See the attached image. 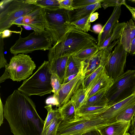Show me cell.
Returning <instances> with one entry per match:
<instances>
[{"label": "cell", "mask_w": 135, "mask_h": 135, "mask_svg": "<svg viewBox=\"0 0 135 135\" xmlns=\"http://www.w3.org/2000/svg\"><path fill=\"white\" fill-rule=\"evenodd\" d=\"M109 89H104L99 90L88 99L84 105L98 106L108 105V101L106 94Z\"/></svg>", "instance_id": "cell-23"}, {"label": "cell", "mask_w": 135, "mask_h": 135, "mask_svg": "<svg viewBox=\"0 0 135 135\" xmlns=\"http://www.w3.org/2000/svg\"><path fill=\"white\" fill-rule=\"evenodd\" d=\"M91 14L75 22H72L70 25L75 26L86 32L89 31L93 32V31L91 29V23L89 21Z\"/></svg>", "instance_id": "cell-30"}, {"label": "cell", "mask_w": 135, "mask_h": 135, "mask_svg": "<svg viewBox=\"0 0 135 135\" xmlns=\"http://www.w3.org/2000/svg\"><path fill=\"white\" fill-rule=\"evenodd\" d=\"M125 2L124 0H103L101 6L104 9L111 7H114L119 5L123 4Z\"/></svg>", "instance_id": "cell-35"}, {"label": "cell", "mask_w": 135, "mask_h": 135, "mask_svg": "<svg viewBox=\"0 0 135 135\" xmlns=\"http://www.w3.org/2000/svg\"><path fill=\"white\" fill-rule=\"evenodd\" d=\"M135 93V70H128L114 80L106 97L110 107Z\"/></svg>", "instance_id": "cell-7"}, {"label": "cell", "mask_w": 135, "mask_h": 135, "mask_svg": "<svg viewBox=\"0 0 135 135\" xmlns=\"http://www.w3.org/2000/svg\"><path fill=\"white\" fill-rule=\"evenodd\" d=\"M84 77L83 71H81L71 80L66 83L62 84L57 97L59 107L70 99L74 93L81 86Z\"/></svg>", "instance_id": "cell-12"}, {"label": "cell", "mask_w": 135, "mask_h": 135, "mask_svg": "<svg viewBox=\"0 0 135 135\" xmlns=\"http://www.w3.org/2000/svg\"><path fill=\"white\" fill-rule=\"evenodd\" d=\"M78 74L72 75L69 76L65 79L62 84L66 83L71 80L77 75Z\"/></svg>", "instance_id": "cell-48"}, {"label": "cell", "mask_w": 135, "mask_h": 135, "mask_svg": "<svg viewBox=\"0 0 135 135\" xmlns=\"http://www.w3.org/2000/svg\"><path fill=\"white\" fill-rule=\"evenodd\" d=\"M10 79V76L7 70L5 69V71L0 78V83L8 79Z\"/></svg>", "instance_id": "cell-42"}, {"label": "cell", "mask_w": 135, "mask_h": 135, "mask_svg": "<svg viewBox=\"0 0 135 135\" xmlns=\"http://www.w3.org/2000/svg\"><path fill=\"white\" fill-rule=\"evenodd\" d=\"M121 5L114 7L113 12L105 24L98 34L97 46L100 47L104 42L110 36L113 30L119 23L121 12Z\"/></svg>", "instance_id": "cell-13"}, {"label": "cell", "mask_w": 135, "mask_h": 135, "mask_svg": "<svg viewBox=\"0 0 135 135\" xmlns=\"http://www.w3.org/2000/svg\"><path fill=\"white\" fill-rule=\"evenodd\" d=\"M46 103L47 104L55 105L59 107V104L57 98L53 96L47 99Z\"/></svg>", "instance_id": "cell-39"}, {"label": "cell", "mask_w": 135, "mask_h": 135, "mask_svg": "<svg viewBox=\"0 0 135 135\" xmlns=\"http://www.w3.org/2000/svg\"><path fill=\"white\" fill-rule=\"evenodd\" d=\"M135 103V93L126 99L110 107L100 115L109 123L116 122L117 116L121 112Z\"/></svg>", "instance_id": "cell-14"}, {"label": "cell", "mask_w": 135, "mask_h": 135, "mask_svg": "<svg viewBox=\"0 0 135 135\" xmlns=\"http://www.w3.org/2000/svg\"><path fill=\"white\" fill-rule=\"evenodd\" d=\"M100 65H102V49L95 55L84 61L83 73L84 76L94 71Z\"/></svg>", "instance_id": "cell-20"}, {"label": "cell", "mask_w": 135, "mask_h": 135, "mask_svg": "<svg viewBox=\"0 0 135 135\" xmlns=\"http://www.w3.org/2000/svg\"><path fill=\"white\" fill-rule=\"evenodd\" d=\"M110 107L105 106H90L83 105L77 110L76 114L78 117L100 115Z\"/></svg>", "instance_id": "cell-21"}, {"label": "cell", "mask_w": 135, "mask_h": 135, "mask_svg": "<svg viewBox=\"0 0 135 135\" xmlns=\"http://www.w3.org/2000/svg\"><path fill=\"white\" fill-rule=\"evenodd\" d=\"M3 111L4 117L13 135H41L45 120L27 95L15 90L6 99Z\"/></svg>", "instance_id": "cell-1"}, {"label": "cell", "mask_w": 135, "mask_h": 135, "mask_svg": "<svg viewBox=\"0 0 135 135\" xmlns=\"http://www.w3.org/2000/svg\"><path fill=\"white\" fill-rule=\"evenodd\" d=\"M22 26L26 30H33L32 28L28 26H27L26 25H23Z\"/></svg>", "instance_id": "cell-50"}, {"label": "cell", "mask_w": 135, "mask_h": 135, "mask_svg": "<svg viewBox=\"0 0 135 135\" xmlns=\"http://www.w3.org/2000/svg\"><path fill=\"white\" fill-rule=\"evenodd\" d=\"M126 23L125 22L118 23L113 29L111 36L103 43L102 46L99 47V50L107 47L113 41L119 39L123 29Z\"/></svg>", "instance_id": "cell-27"}, {"label": "cell", "mask_w": 135, "mask_h": 135, "mask_svg": "<svg viewBox=\"0 0 135 135\" xmlns=\"http://www.w3.org/2000/svg\"><path fill=\"white\" fill-rule=\"evenodd\" d=\"M129 53L132 55L135 54V38L132 42Z\"/></svg>", "instance_id": "cell-47"}, {"label": "cell", "mask_w": 135, "mask_h": 135, "mask_svg": "<svg viewBox=\"0 0 135 135\" xmlns=\"http://www.w3.org/2000/svg\"><path fill=\"white\" fill-rule=\"evenodd\" d=\"M13 32L21 33V31H12L8 29L4 30L0 33V37L4 39L10 36Z\"/></svg>", "instance_id": "cell-38"}, {"label": "cell", "mask_w": 135, "mask_h": 135, "mask_svg": "<svg viewBox=\"0 0 135 135\" xmlns=\"http://www.w3.org/2000/svg\"><path fill=\"white\" fill-rule=\"evenodd\" d=\"M123 5L126 6L131 13L132 18L135 21V7H132L128 5L126 3V2L124 3Z\"/></svg>", "instance_id": "cell-43"}, {"label": "cell", "mask_w": 135, "mask_h": 135, "mask_svg": "<svg viewBox=\"0 0 135 135\" xmlns=\"http://www.w3.org/2000/svg\"><path fill=\"white\" fill-rule=\"evenodd\" d=\"M127 53L119 42L115 47L108 61L104 67L108 75L113 80L124 73Z\"/></svg>", "instance_id": "cell-10"}, {"label": "cell", "mask_w": 135, "mask_h": 135, "mask_svg": "<svg viewBox=\"0 0 135 135\" xmlns=\"http://www.w3.org/2000/svg\"><path fill=\"white\" fill-rule=\"evenodd\" d=\"M125 135H132L131 134H130L128 132H127V133H126V134Z\"/></svg>", "instance_id": "cell-51"}, {"label": "cell", "mask_w": 135, "mask_h": 135, "mask_svg": "<svg viewBox=\"0 0 135 135\" xmlns=\"http://www.w3.org/2000/svg\"><path fill=\"white\" fill-rule=\"evenodd\" d=\"M39 7L33 0H3L0 2V33L8 29L20 17Z\"/></svg>", "instance_id": "cell-4"}, {"label": "cell", "mask_w": 135, "mask_h": 135, "mask_svg": "<svg viewBox=\"0 0 135 135\" xmlns=\"http://www.w3.org/2000/svg\"><path fill=\"white\" fill-rule=\"evenodd\" d=\"M60 8L64 9L68 11L74 9L73 6V0H58Z\"/></svg>", "instance_id": "cell-37"}, {"label": "cell", "mask_w": 135, "mask_h": 135, "mask_svg": "<svg viewBox=\"0 0 135 135\" xmlns=\"http://www.w3.org/2000/svg\"><path fill=\"white\" fill-rule=\"evenodd\" d=\"M0 126L3 123L4 119L3 105L0 97Z\"/></svg>", "instance_id": "cell-40"}, {"label": "cell", "mask_w": 135, "mask_h": 135, "mask_svg": "<svg viewBox=\"0 0 135 135\" xmlns=\"http://www.w3.org/2000/svg\"><path fill=\"white\" fill-rule=\"evenodd\" d=\"M86 96V90L82 85L71 98L70 100L73 104L76 113L78 110L85 104Z\"/></svg>", "instance_id": "cell-26"}, {"label": "cell", "mask_w": 135, "mask_h": 135, "mask_svg": "<svg viewBox=\"0 0 135 135\" xmlns=\"http://www.w3.org/2000/svg\"><path fill=\"white\" fill-rule=\"evenodd\" d=\"M52 74L49 61H44L35 73L25 80L18 90L28 96H40L53 93L51 84Z\"/></svg>", "instance_id": "cell-3"}, {"label": "cell", "mask_w": 135, "mask_h": 135, "mask_svg": "<svg viewBox=\"0 0 135 135\" xmlns=\"http://www.w3.org/2000/svg\"><path fill=\"white\" fill-rule=\"evenodd\" d=\"M131 121L110 123L98 129L101 135H125L129 130Z\"/></svg>", "instance_id": "cell-15"}, {"label": "cell", "mask_w": 135, "mask_h": 135, "mask_svg": "<svg viewBox=\"0 0 135 135\" xmlns=\"http://www.w3.org/2000/svg\"></svg>", "instance_id": "cell-54"}, {"label": "cell", "mask_w": 135, "mask_h": 135, "mask_svg": "<svg viewBox=\"0 0 135 135\" xmlns=\"http://www.w3.org/2000/svg\"><path fill=\"white\" fill-rule=\"evenodd\" d=\"M58 109L62 121H69L78 118L73 104L70 100Z\"/></svg>", "instance_id": "cell-24"}, {"label": "cell", "mask_w": 135, "mask_h": 135, "mask_svg": "<svg viewBox=\"0 0 135 135\" xmlns=\"http://www.w3.org/2000/svg\"><path fill=\"white\" fill-rule=\"evenodd\" d=\"M33 2L45 9L53 10L60 8L58 0H33Z\"/></svg>", "instance_id": "cell-29"}, {"label": "cell", "mask_w": 135, "mask_h": 135, "mask_svg": "<svg viewBox=\"0 0 135 135\" xmlns=\"http://www.w3.org/2000/svg\"><path fill=\"white\" fill-rule=\"evenodd\" d=\"M45 10L47 24L45 30L51 36L53 45L64 35L70 25L69 21L68 11L61 8Z\"/></svg>", "instance_id": "cell-8"}, {"label": "cell", "mask_w": 135, "mask_h": 135, "mask_svg": "<svg viewBox=\"0 0 135 135\" xmlns=\"http://www.w3.org/2000/svg\"><path fill=\"white\" fill-rule=\"evenodd\" d=\"M102 0H73V6L74 9L80 8L101 1Z\"/></svg>", "instance_id": "cell-34"}, {"label": "cell", "mask_w": 135, "mask_h": 135, "mask_svg": "<svg viewBox=\"0 0 135 135\" xmlns=\"http://www.w3.org/2000/svg\"><path fill=\"white\" fill-rule=\"evenodd\" d=\"M97 43V40L90 34L70 25L49 50V61L50 62L61 57L74 55L96 46Z\"/></svg>", "instance_id": "cell-2"}, {"label": "cell", "mask_w": 135, "mask_h": 135, "mask_svg": "<svg viewBox=\"0 0 135 135\" xmlns=\"http://www.w3.org/2000/svg\"><path fill=\"white\" fill-rule=\"evenodd\" d=\"M69 57H61L49 62L52 74L56 75L62 84L65 78L67 64Z\"/></svg>", "instance_id": "cell-18"}, {"label": "cell", "mask_w": 135, "mask_h": 135, "mask_svg": "<svg viewBox=\"0 0 135 135\" xmlns=\"http://www.w3.org/2000/svg\"><path fill=\"white\" fill-rule=\"evenodd\" d=\"M99 50L97 46L92 47L78 53L73 56L82 61H84L89 59Z\"/></svg>", "instance_id": "cell-31"}, {"label": "cell", "mask_w": 135, "mask_h": 135, "mask_svg": "<svg viewBox=\"0 0 135 135\" xmlns=\"http://www.w3.org/2000/svg\"><path fill=\"white\" fill-rule=\"evenodd\" d=\"M132 135H135V130L134 132L131 134Z\"/></svg>", "instance_id": "cell-52"}, {"label": "cell", "mask_w": 135, "mask_h": 135, "mask_svg": "<svg viewBox=\"0 0 135 135\" xmlns=\"http://www.w3.org/2000/svg\"><path fill=\"white\" fill-rule=\"evenodd\" d=\"M4 45L3 39L0 37V69L3 68H6L8 64L4 57Z\"/></svg>", "instance_id": "cell-36"}, {"label": "cell", "mask_w": 135, "mask_h": 135, "mask_svg": "<svg viewBox=\"0 0 135 135\" xmlns=\"http://www.w3.org/2000/svg\"><path fill=\"white\" fill-rule=\"evenodd\" d=\"M23 16H22L18 18L14 22L13 25H16L18 27H21V26L22 25V20Z\"/></svg>", "instance_id": "cell-49"}, {"label": "cell", "mask_w": 135, "mask_h": 135, "mask_svg": "<svg viewBox=\"0 0 135 135\" xmlns=\"http://www.w3.org/2000/svg\"><path fill=\"white\" fill-rule=\"evenodd\" d=\"M81 135H101L98 129L91 130L82 134Z\"/></svg>", "instance_id": "cell-45"}, {"label": "cell", "mask_w": 135, "mask_h": 135, "mask_svg": "<svg viewBox=\"0 0 135 135\" xmlns=\"http://www.w3.org/2000/svg\"><path fill=\"white\" fill-rule=\"evenodd\" d=\"M129 132L132 134L135 130V115L133 118L129 129Z\"/></svg>", "instance_id": "cell-46"}, {"label": "cell", "mask_w": 135, "mask_h": 135, "mask_svg": "<svg viewBox=\"0 0 135 135\" xmlns=\"http://www.w3.org/2000/svg\"><path fill=\"white\" fill-rule=\"evenodd\" d=\"M99 14L98 12H94L91 14L89 21L91 23L93 22L98 18Z\"/></svg>", "instance_id": "cell-44"}, {"label": "cell", "mask_w": 135, "mask_h": 135, "mask_svg": "<svg viewBox=\"0 0 135 135\" xmlns=\"http://www.w3.org/2000/svg\"><path fill=\"white\" fill-rule=\"evenodd\" d=\"M53 44L51 36L46 31L41 33L34 31L26 37L20 36L10 51L14 55L27 54L37 50H49Z\"/></svg>", "instance_id": "cell-6"}, {"label": "cell", "mask_w": 135, "mask_h": 135, "mask_svg": "<svg viewBox=\"0 0 135 135\" xmlns=\"http://www.w3.org/2000/svg\"><path fill=\"white\" fill-rule=\"evenodd\" d=\"M135 115V103L126 109L116 117L117 121L120 122L131 121Z\"/></svg>", "instance_id": "cell-28"}, {"label": "cell", "mask_w": 135, "mask_h": 135, "mask_svg": "<svg viewBox=\"0 0 135 135\" xmlns=\"http://www.w3.org/2000/svg\"><path fill=\"white\" fill-rule=\"evenodd\" d=\"M51 84L53 89L54 94L52 96L57 98L62 86V84L58 77L54 74H52L51 75Z\"/></svg>", "instance_id": "cell-33"}, {"label": "cell", "mask_w": 135, "mask_h": 135, "mask_svg": "<svg viewBox=\"0 0 135 135\" xmlns=\"http://www.w3.org/2000/svg\"><path fill=\"white\" fill-rule=\"evenodd\" d=\"M83 62L73 55L70 56L67 64L65 79L70 75L83 71Z\"/></svg>", "instance_id": "cell-25"}, {"label": "cell", "mask_w": 135, "mask_h": 135, "mask_svg": "<svg viewBox=\"0 0 135 135\" xmlns=\"http://www.w3.org/2000/svg\"><path fill=\"white\" fill-rule=\"evenodd\" d=\"M113 82L114 80L110 78L106 73L104 67L102 69L100 78L88 94L86 102L90 97L99 90L109 88Z\"/></svg>", "instance_id": "cell-19"}, {"label": "cell", "mask_w": 135, "mask_h": 135, "mask_svg": "<svg viewBox=\"0 0 135 135\" xmlns=\"http://www.w3.org/2000/svg\"><path fill=\"white\" fill-rule=\"evenodd\" d=\"M61 121L59 111L54 119L46 118L41 135H57L58 128Z\"/></svg>", "instance_id": "cell-22"}, {"label": "cell", "mask_w": 135, "mask_h": 135, "mask_svg": "<svg viewBox=\"0 0 135 135\" xmlns=\"http://www.w3.org/2000/svg\"><path fill=\"white\" fill-rule=\"evenodd\" d=\"M101 1L80 8L68 11L69 24L90 14L102 7Z\"/></svg>", "instance_id": "cell-16"}, {"label": "cell", "mask_w": 135, "mask_h": 135, "mask_svg": "<svg viewBox=\"0 0 135 135\" xmlns=\"http://www.w3.org/2000/svg\"><path fill=\"white\" fill-rule=\"evenodd\" d=\"M36 67L35 64L30 56L19 54L11 58L5 69L13 81H20L32 74Z\"/></svg>", "instance_id": "cell-9"}, {"label": "cell", "mask_w": 135, "mask_h": 135, "mask_svg": "<svg viewBox=\"0 0 135 135\" xmlns=\"http://www.w3.org/2000/svg\"><path fill=\"white\" fill-rule=\"evenodd\" d=\"M103 27L100 24H97L94 25L92 27V31L98 34L101 31Z\"/></svg>", "instance_id": "cell-41"}, {"label": "cell", "mask_w": 135, "mask_h": 135, "mask_svg": "<svg viewBox=\"0 0 135 135\" xmlns=\"http://www.w3.org/2000/svg\"><path fill=\"white\" fill-rule=\"evenodd\" d=\"M104 68L103 66L100 65L91 73L84 76L82 85L84 89L87 88Z\"/></svg>", "instance_id": "cell-32"}, {"label": "cell", "mask_w": 135, "mask_h": 135, "mask_svg": "<svg viewBox=\"0 0 135 135\" xmlns=\"http://www.w3.org/2000/svg\"><path fill=\"white\" fill-rule=\"evenodd\" d=\"M110 123L100 115L79 117L68 121H61L58 128L57 135H81Z\"/></svg>", "instance_id": "cell-5"}, {"label": "cell", "mask_w": 135, "mask_h": 135, "mask_svg": "<svg viewBox=\"0 0 135 135\" xmlns=\"http://www.w3.org/2000/svg\"><path fill=\"white\" fill-rule=\"evenodd\" d=\"M135 38V25L131 19L126 23L119 38V42L127 53H130L131 43Z\"/></svg>", "instance_id": "cell-17"}, {"label": "cell", "mask_w": 135, "mask_h": 135, "mask_svg": "<svg viewBox=\"0 0 135 135\" xmlns=\"http://www.w3.org/2000/svg\"><path fill=\"white\" fill-rule=\"evenodd\" d=\"M130 1H131L132 2H135V0H131Z\"/></svg>", "instance_id": "cell-53"}, {"label": "cell", "mask_w": 135, "mask_h": 135, "mask_svg": "<svg viewBox=\"0 0 135 135\" xmlns=\"http://www.w3.org/2000/svg\"><path fill=\"white\" fill-rule=\"evenodd\" d=\"M47 25L45 9L38 7L23 16L22 26H28L36 32L41 33L46 31Z\"/></svg>", "instance_id": "cell-11"}]
</instances>
